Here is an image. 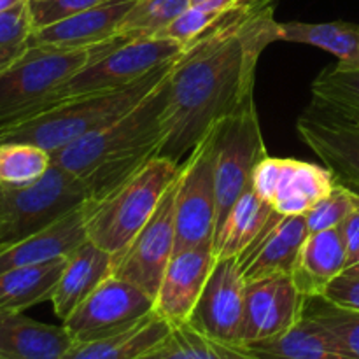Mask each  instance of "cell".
I'll use <instances>...</instances> for the list:
<instances>
[{
    "instance_id": "cell-27",
    "label": "cell",
    "mask_w": 359,
    "mask_h": 359,
    "mask_svg": "<svg viewBox=\"0 0 359 359\" xmlns=\"http://www.w3.org/2000/svg\"><path fill=\"white\" fill-rule=\"evenodd\" d=\"M279 41L316 46L337 56L340 65L359 69V25L346 21H284L279 23Z\"/></svg>"
},
{
    "instance_id": "cell-29",
    "label": "cell",
    "mask_w": 359,
    "mask_h": 359,
    "mask_svg": "<svg viewBox=\"0 0 359 359\" xmlns=\"http://www.w3.org/2000/svg\"><path fill=\"white\" fill-rule=\"evenodd\" d=\"M53 165L51 153L27 142H0V186L34 184Z\"/></svg>"
},
{
    "instance_id": "cell-41",
    "label": "cell",
    "mask_w": 359,
    "mask_h": 359,
    "mask_svg": "<svg viewBox=\"0 0 359 359\" xmlns=\"http://www.w3.org/2000/svg\"><path fill=\"white\" fill-rule=\"evenodd\" d=\"M349 193H351V200H353L354 207L359 210V191H353V189H349Z\"/></svg>"
},
{
    "instance_id": "cell-36",
    "label": "cell",
    "mask_w": 359,
    "mask_h": 359,
    "mask_svg": "<svg viewBox=\"0 0 359 359\" xmlns=\"http://www.w3.org/2000/svg\"><path fill=\"white\" fill-rule=\"evenodd\" d=\"M319 298L335 307L359 312V277L342 272L326 286Z\"/></svg>"
},
{
    "instance_id": "cell-11",
    "label": "cell",
    "mask_w": 359,
    "mask_h": 359,
    "mask_svg": "<svg viewBox=\"0 0 359 359\" xmlns=\"http://www.w3.org/2000/svg\"><path fill=\"white\" fill-rule=\"evenodd\" d=\"M153 311L151 294L128 280L111 276L62 323L74 344H81L125 332Z\"/></svg>"
},
{
    "instance_id": "cell-22",
    "label": "cell",
    "mask_w": 359,
    "mask_h": 359,
    "mask_svg": "<svg viewBox=\"0 0 359 359\" xmlns=\"http://www.w3.org/2000/svg\"><path fill=\"white\" fill-rule=\"evenodd\" d=\"M347 252L340 226L309 233L298 255L291 279L307 298L321 297L330 283L346 270Z\"/></svg>"
},
{
    "instance_id": "cell-7",
    "label": "cell",
    "mask_w": 359,
    "mask_h": 359,
    "mask_svg": "<svg viewBox=\"0 0 359 359\" xmlns=\"http://www.w3.org/2000/svg\"><path fill=\"white\" fill-rule=\"evenodd\" d=\"M212 137L217 235L233 203L251 186L258 163L269 156L255 98L217 121Z\"/></svg>"
},
{
    "instance_id": "cell-17",
    "label": "cell",
    "mask_w": 359,
    "mask_h": 359,
    "mask_svg": "<svg viewBox=\"0 0 359 359\" xmlns=\"http://www.w3.org/2000/svg\"><path fill=\"white\" fill-rule=\"evenodd\" d=\"M309 237L304 216H276L265 230L238 256L245 283L272 276H291L298 255Z\"/></svg>"
},
{
    "instance_id": "cell-16",
    "label": "cell",
    "mask_w": 359,
    "mask_h": 359,
    "mask_svg": "<svg viewBox=\"0 0 359 359\" xmlns=\"http://www.w3.org/2000/svg\"><path fill=\"white\" fill-rule=\"evenodd\" d=\"M216 258V249L210 242L175 251L154 297V312L172 326L188 323Z\"/></svg>"
},
{
    "instance_id": "cell-40",
    "label": "cell",
    "mask_w": 359,
    "mask_h": 359,
    "mask_svg": "<svg viewBox=\"0 0 359 359\" xmlns=\"http://www.w3.org/2000/svg\"><path fill=\"white\" fill-rule=\"evenodd\" d=\"M21 2H25V0H0V13H4V11L11 9V7L18 6Z\"/></svg>"
},
{
    "instance_id": "cell-26",
    "label": "cell",
    "mask_w": 359,
    "mask_h": 359,
    "mask_svg": "<svg viewBox=\"0 0 359 359\" xmlns=\"http://www.w3.org/2000/svg\"><path fill=\"white\" fill-rule=\"evenodd\" d=\"M276 216V210L255 191L252 184L238 196L228 212L214 241L216 256H241L269 221Z\"/></svg>"
},
{
    "instance_id": "cell-28",
    "label": "cell",
    "mask_w": 359,
    "mask_h": 359,
    "mask_svg": "<svg viewBox=\"0 0 359 359\" xmlns=\"http://www.w3.org/2000/svg\"><path fill=\"white\" fill-rule=\"evenodd\" d=\"M139 359H259L235 344L221 342L193 328L174 325L170 332Z\"/></svg>"
},
{
    "instance_id": "cell-38",
    "label": "cell",
    "mask_w": 359,
    "mask_h": 359,
    "mask_svg": "<svg viewBox=\"0 0 359 359\" xmlns=\"http://www.w3.org/2000/svg\"><path fill=\"white\" fill-rule=\"evenodd\" d=\"M249 2H252V0H193V4H202V6L217 11V13H226V11L233 9V7L244 6V4Z\"/></svg>"
},
{
    "instance_id": "cell-4",
    "label": "cell",
    "mask_w": 359,
    "mask_h": 359,
    "mask_svg": "<svg viewBox=\"0 0 359 359\" xmlns=\"http://www.w3.org/2000/svg\"><path fill=\"white\" fill-rule=\"evenodd\" d=\"M125 41L128 39L114 37L81 49L28 48L0 72V132L55 107L56 93L74 74Z\"/></svg>"
},
{
    "instance_id": "cell-5",
    "label": "cell",
    "mask_w": 359,
    "mask_h": 359,
    "mask_svg": "<svg viewBox=\"0 0 359 359\" xmlns=\"http://www.w3.org/2000/svg\"><path fill=\"white\" fill-rule=\"evenodd\" d=\"M179 165L154 156L121 186L100 200L88 202L86 237L111 255L130 244L156 212L179 175Z\"/></svg>"
},
{
    "instance_id": "cell-37",
    "label": "cell",
    "mask_w": 359,
    "mask_h": 359,
    "mask_svg": "<svg viewBox=\"0 0 359 359\" xmlns=\"http://www.w3.org/2000/svg\"><path fill=\"white\" fill-rule=\"evenodd\" d=\"M340 233H342L344 245H346L347 266H349L359 255V210L356 207H354L353 212L340 223Z\"/></svg>"
},
{
    "instance_id": "cell-39",
    "label": "cell",
    "mask_w": 359,
    "mask_h": 359,
    "mask_svg": "<svg viewBox=\"0 0 359 359\" xmlns=\"http://www.w3.org/2000/svg\"><path fill=\"white\" fill-rule=\"evenodd\" d=\"M344 273H347V276L359 277V255L356 256V259H354V262L351 263L346 270H344Z\"/></svg>"
},
{
    "instance_id": "cell-6",
    "label": "cell",
    "mask_w": 359,
    "mask_h": 359,
    "mask_svg": "<svg viewBox=\"0 0 359 359\" xmlns=\"http://www.w3.org/2000/svg\"><path fill=\"white\" fill-rule=\"evenodd\" d=\"M90 200L84 182L55 163L34 184L0 186V249L51 226Z\"/></svg>"
},
{
    "instance_id": "cell-31",
    "label": "cell",
    "mask_w": 359,
    "mask_h": 359,
    "mask_svg": "<svg viewBox=\"0 0 359 359\" xmlns=\"http://www.w3.org/2000/svg\"><path fill=\"white\" fill-rule=\"evenodd\" d=\"M305 314L325 326L351 358L359 359V312L335 307L316 297L307 300Z\"/></svg>"
},
{
    "instance_id": "cell-34",
    "label": "cell",
    "mask_w": 359,
    "mask_h": 359,
    "mask_svg": "<svg viewBox=\"0 0 359 359\" xmlns=\"http://www.w3.org/2000/svg\"><path fill=\"white\" fill-rule=\"evenodd\" d=\"M354 210V203L351 200L349 188L337 182V188L330 193L326 198L316 203L307 214H305V221H307L309 233H318V231L330 230V228L340 226L344 219L349 216Z\"/></svg>"
},
{
    "instance_id": "cell-10",
    "label": "cell",
    "mask_w": 359,
    "mask_h": 359,
    "mask_svg": "<svg viewBox=\"0 0 359 359\" xmlns=\"http://www.w3.org/2000/svg\"><path fill=\"white\" fill-rule=\"evenodd\" d=\"M302 142L349 189L359 188V114L311 98L297 119Z\"/></svg>"
},
{
    "instance_id": "cell-18",
    "label": "cell",
    "mask_w": 359,
    "mask_h": 359,
    "mask_svg": "<svg viewBox=\"0 0 359 359\" xmlns=\"http://www.w3.org/2000/svg\"><path fill=\"white\" fill-rule=\"evenodd\" d=\"M135 0H109L76 16L37 28L30 35V48L81 49L104 44L118 37L119 25Z\"/></svg>"
},
{
    "instance_id": "cell-42",
    "label": "cell",
    "mask_w": 359,
    "mask_h": 359,
    "mask_svg": "<svg viewBox=\"0 0 359 359\" xmlns=\"http://www.w3.org/2000/svg\"><path fill=\"white\" fill-rule=\"evenodd\" d=\"M0 359H2V358H0Z\"/></svg>"
},
{
    "instance_id": "cell-19",
    "label": "cell",
    "mask_w": 359,
    "mask_h": 359,
    "mask_svg": "<svg viewBox=\"0 0 359 359\" xmlns=\"http://www.w3.org/2000/svg\"><path fill=\"white\" fill-rule=\"evenodd\" d=\"M86 214L88 203H84L51 226L0 249V272L16 266L39 265V263L67 258L74 249L88 241Z\"/></svg>"
},
{
    "instance_id": "cell-23",
    "label": "cell",
    "mask_w": 359,
    "mask_h": 359,
    "mask_svg": "<svg viewBox=\"0 0 359 359\" xmlns=\"http://www.w3.org/2000/svg\"><path fill=\"white\" fill-rule=\"evenodd\" d=\"M244 349L259 359H353L325 326L307 314L287 332Z\"/></svg>"
},
{
    "instance_id": "cell-21",
    "label": "cell",
    "mask_w": 359,
    "mask_h": 359,
    "mask_svg": "<svg viewBox=\"0 0 359 359\" xmlns=\"http://www.w3.org/2000/svg\"><path fill=\"white\" fill-rule=\"evenodd\" d=\"M72 344L63 325L39 323L23 312H0L2 359H63Z\"/></svg>"
},
{
    "instance_id": "cell-24",
    "label": "cell",
    "mask_w": 359,
    "mask_h": 359,
    "mask_svg": "<svg viewBox=\"0 0 359 359\" xmlns=\"http://www.w3.org/2000/svg\"><path fill=\"white\" fill-rule=\"evenodd\" d=\"M170 328V323L153 311L125 332L91 342L72 344L63 359H139L156 346Z\"/></svg>"
},
{
    "instance_id": "cell-20",
    "label": "cell",
    "mask_w": 359,
    "mask_h": 359,
    "mask_svg": "<svg viewBox=\"0 0 359 359\" xmlns=\"http://www.w3.org/2000/svg\"><path fill=\"white\" fill-rule=\"evenodd\" d=\"M112 269L114 256L91 241H84L67 256L65 269L49 300L55 314L65 321L107 277L112 276Z\"/></svg>"
},
{
    "instance_id": "cell-13",
    "label": "cell",
    "mask_w": 359,
    "mask_h": 359,
    "mask_svg": "<svg viewBox=\"0 0 359 359\" xmlns=\"http://www.w3.org/2000/svg\"><path fill=\"white\" fill-rule=\"evenodd\" d=\"M174 198L175 182L165 193L156 212L147 221L146 226L130 241L123 251L112 255V276L135 284L153 298L156 297L161 277L175 252Z\"/></svg>"
},
{
    "instance_id": "cell-1",
    "label": "cell",
    "mask_w": 359,
    "mask_h": 359,
    "mask_svg": "<svg viewBox=\"0 0 359 359\" xmlns=\"http://www.w3.org/2000/svg\"><path fill=\"white\" fill-rule=\"evenodd\" d=\"M276 7L277 0L233 7L186 44L167 81L158 156L181 167L217 121L255 98L259 56L279 41Z\"/></svg>"
},
{
    "instance_id": "cell-2",
    "label": "cell",
    "mask_w": 359,
    "mask_h": 359,
    "mask_svg": "<svg viewBox=\"0 0 359 359\" xmlns=\"http://www.w3.org/2000/svg\"><path fill=\"white\" fill-rule=\"evenodd\" d=\"M168 76L140 104L111 125L51 153L53 163L84 182L91 200L107 196L160 154Z\"/></svg>"
},
{
    "instance_id": "cell-9",
    "label": "cell",
    "mask_w": 359,
    "mask_h": 359,
    "mask_svg": "<svg viewBox=\"0 0 359 359\" xmlns=\"http://www.w3.org/2000/svg\"><path fill=\"white\" fill-rule=\"evenodd\" d=\"M175 251L216 238L212 128L179 168L174 198Z\"/></svg>"
},
{
    "instance_id": "cell-33",
    "label": "cell",
    "mask_w": 359,
    "mask_h": 359,
    "mask_svg": "<svg viewBox=\"0 0 359 359\" xmlns=\"http://www.w3.org/2000/svg\"><path fill=\"white\" fill-rule=\"evenodd\" d=\"M312 97L359 114V69L340 63L325 69L312 83Z\"/></svg>"
},
{
    "instance_id": "cell-25",
    "label": "cell",
    "mask_w": 359,
    "mask_h": 359,
    "mask_svg": "<svg viewBox=\"0 0 359 359\" xmlns=\"http://www.w3.org/2000/svg\"><path fill=\"white\" fill-rule=\"evenodd\" d=\"M65 263L67 258H58L0 272V312H25L51 300Z\"/></svg>"
},
{
    "instance_id": "cell-15",
    "label": "cell",
    "mask_w": 359,
    "mask_h": 359,
    "mask_svg": "<svg viewBox=\"0 0 359 359\" xmlns=\"http://www.w3.org/2000/svg\"><path fill=\"white\" fill-rule=\"evenodd\" d=\"M307 300L291 276H272L248 283L238 346L262 342L287 332L304 318Z\"/></svg>"
},
{
    "instance_id": "cell-32",
    "label": "cell",
    "mask_w": 359,
    "mask_h": 359,
    "mask_svg": "<svg viewBox=\"0 0 359 359\" xmlns=\"http://www.w3.org/2000/svg\"><path fill=\"white\" fill-rule=\"evenodd\" d=\"M32 32L30 0L0 13V72L9 69L28 51Z\"/></svg>"
},
{
    "instance_id": "cell-3",
    "label": "cell",
    "mask_w": 359,
    "mask_h": 359,
    "mask_svg": "<svg viewBox=\"0 0 359 359\" xmlns=\"http://www.w3.org/2000/svg\"><path fill=\"white\" fill-rule=\"evenodd\" d=\"M175 60L158 67L128 86L81 95L60 102L55 107L25 119L20 125L2 130L0 142H27L49 153H56L74 140L111 125L132 111L170 74Z\"/></svg>"
},
{
    "instance_id": "cell-30",
    "label": "cell",
    "mask_w": 359,
    "mask_h": 359,
    "mask_svg": "<svg viewBox=\"0 0 359 359\" xmlns=\"http://www.w3.org/2000/svg\"><path fill=\"white\" fill-rule=\"evenodd\" d=\"M193 0H135L119 25L118 37L132 39L154 37L177 20Z\"/></svg>"
},
{
    "instance_id": "cell-8",
    "label": "cell",
    "mask_w": 359,
    "mask_h": 359,
    "mask_svg": "<svg viewBox=\"0 0 359 359\" xmlns=\"http://www.w3.org/2000/svg\"><path fill=\"white\" fill-rule=\"evenodd\" d=\"M184 48L186 46L181 42L163 37H144L121 42L74 74L58 90L55 105L81 95L128 86L158 67L181 56Z\"/></svg>"
},
{
    "instance_id": "cell-35",
    "label": "cell",
    "mask_w": 359,
    "mask_h": 359,
    "mask_svg": "<svg viewBox=\"0 0 359 359\" xmlns=\"http://www.w3.org/2000/svg\"><path fill=\"white\" fill-rule=\"evenodd\" d=\"M104 2H109V0H30L34 30L65 20V18L76 16Z\"/></svg>"
},
{
    "instance_id": "cell-14",
    "label": "cell",
    "mask_w": 359,
    "mask_h": 359,
    "mask_svg": "<svg viewBox=\"0 0 359 359\" xmlns=\"http://www.w3.org/2000/svg\"><path fill=\"white\" fill-rule=\"evenodd\" d=\"M245 283L238 256H219L205 287L189 316V325L198 332L238 346L244 318Z\"/></svg>"
},
{
    "instance_id": "cell-12",
    "label": "cell",
    "mask_w": 359,
    "mask_h": 359,
    "mask_svg": "<svg viewBox=\"0 0 359 359\" xmlns=\"http://www.w3.org/2000/svg\"><path fill=\"white\" fill-rule=\"evenodd\" d=\"M251 184L280 216H305L337 188V179L321 165L265 156L256 167Z\"/></svg>"
}]
</instances>
